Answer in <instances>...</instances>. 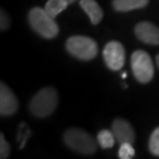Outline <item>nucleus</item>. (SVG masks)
Masks as SVG:
<instances>
[{
	"instance_id": "f257e3e1",
	"label": "nucleus",
	"mask_w": 159,
	"mask_h": 159,
	"mask_svg": "<svg viewBox=\"0 0 159 159\" xmlns=\"http://www.w3.org/2000/svg\"><path fill=\"white\" fill-rule=\"evenodd\" d=\"M59 101L58 92L54 87H44L31 98L30 113L36 118H47L55 112Z\"/></svg>"
},
{
	"instance_id": "f03ea898",
	"label": "nucleus",
	"mask_w": 159,
	"mask_h": 159,
	"mask_svg": "<svg viewBox=\"0 0 159 159\" xmlns=\"http://www.w3.org/2000/svg\"><path fill=\"white\" fill-rule=\"evenodd\" d=\"M28 21L31 28L40 36L47 39H52L59 34V26L44 8L36 6L29 11Z\"/></svg>"
},
{
	"instance_id": "7ed1b4c3",
	"label": "nucleus",
	"mask_w": 159,
	"mask_h": 159,
	"mask_svg": "<svg viewBox=\"0 0 159 159\" xmlns=\"http://www.w3.org/2000/svg\"><path fill=\"white\" fill-rule=\"evenodd\" d=\"M63 141L69 149L83 155H92L97 149L95 139L82 128L67 129L63 135Z\"/></svg>"
},
{
	"instance_id": "20e7f679",
	"label": "nucleus",
	"mask_w": 159,
	"mask_h": 159,
	"mask_svg": "<svg viewBox=\"0 0 159 159\" xmlns=\"http://www.w3.org/2000/svg\"><path fill=\"white\" fill-rule=\"evenodd\" d=\"M66 50L75 58L84 61L94 59L98 53V44L93 39L84 35L70 36L66 41Z\"/></svg>"
},
{
	"instance_id": "39448f33",
	"label": "nucleus",
	"mask_w": 159,
	"mask_h": 159,
	"mask_svg": "<svg viewBox=\"0 0 159 159\" xmlns=\"http://www.w3.org/2000/svg\"><path fill=\"white\" fill-rule=\"evenodd\" d=\"M132 74L142 84H147L154 78V65L151 56L143 50H138L131 55Z\"/></svg>"
},
{
	"instance_id": "423d86ee",
	"label": "nucleus",
	"mask_w": 159,
	"mask_h": 159,
	"mask_svg": "<svg viewBox=\"0 0 159 159\" xmlns=\"http://www.w3.org/2000/svg\"><path fill=\"white\" fill-rule=\"evenodd\" d=\"M103 59L111 70L118 71L124 66L126 59L125 48L117 40L109 41L103 49Z\"/></svg>"
},
{
	"instance_id": "0eeeda50",
	"label": "nucleus",
	"mask_w": 159,
	"mask_h": 159,
	"mask_svg": "<svg viewBox=\"0 0 159 159\" xmlns=\"http://www.w3.org/2000/svg\"><path fill=\"white\" fill-rule=\"evenodd\" d=\"M19 101L14 91L5 84L0 83V115L1 117H9L17 113Z\"/></svg>"
},
{
	"instance_id": "6e6552de",
	"label": "nucleus",
	"mask_w": 159,
	"mask_h": 159,
	"mask_svg": "<svg viewBox=\"0 0 159 159\" xmlns=\"http://www.w3.org/2000/svg\"><path fill=\"white\" fill-rule=\"evenodd\" d=\"M112 130L116 136V139L119 144L123 143H129L134 144L135 143V132L132 125L128 121L123 118H117L113 121Z\"/></svg>"
},
{
	"instance_id": "1a4fd4ad",
	"label": "nucleus",
	"mask_w": 159,
	"mask_h": 159,
	"mask_svg": "<svg viewBox=\"0 0 159 159\" xmlns=\"http://www.w3.org/2000/svg\"><path fill=\"white\" fill-rule=\"evenodd\" d=\"M134 33L143 43L152 46L159 44V28L151 22H139L134 27Z\"/></svg>"
},
{
	"instance_id": "9d476101",
	"label": "nucleus",
	"mask_w": 159,
	"mask_h": 159,
	"mask_svg": "<svg viewBox=\"0 0 159 159\" xmlns=\"http://www.w3.org/2000/svg\"><path fill=\"white\" fill-rule=\"evenodd\" d=\"M80 5L90 19L93 25L99 24L103 18V11L95 0H80Z\"/></svg>"
},
{
	"instance_id": "9b49d317",
	"label": "nucleus",
	"mask_w": 159,
	"mask_h": 159,
	"mask_svg": "<svg viewBox=\"0 0 159 159\" xmlns=\"http://www.w3.org/2000/svg\"><path fill=\"white\" fill-rule=\"evenodd\" d=\"M149 0H113V7L120 12H127L146 7Z\"/></svg>"
},
{
	"instance_id": "f8f14e48",
	"label": "nucleus",
	"mask_w": 159,
	"mask_h": 159,
	"mask_svg": "<svg viewBox=\"0 0 159 159\" xmlns=\"http://www.w3.org/2000/svg\"><path fill=\"white\" fill-rule=\"evenodd\" d=\"M68 5L69 4L66 0H48L43 8L51 17L55 19L59 14L65 11Z\"/></svg>"
},
{
	"instance_id": "ddd939ff",
	"label": "nucleus",
	"mask_w": 159,
	"mask_h": 159,
	"mask_svg": "<svg viewBox=\"0 0 159 159\" xmlns=\"http://www.w3.org/2000/svg\"><path fill=\"white\" fill-rule=\"evenodd\" d=\"M116 136L114 134L113 130L102 129L97 134V143L102 149L113 148L116 143Z\"/></svg>"
},
{
	"instance_id": "4468645a",
	"label": "nucleus",
	"mask_w": 159,
	"mask_h": 159,
	"mask_svg": "<svg viewBox=\"0 0 159 159\" xmlns=\"http://www.w3.org/2000/svg\"><path fill=\"white\" fill-rule=\"evenodd\" d=\"M149 150L152 155L159 157V126L151 133L149 139Z\"/></svg>"
},
{
	"instance_id": "2eb2a0df",
	"label": "nucleus",
	"mask_w": 159,
	"mask_h": 159,
	"mask_svg": "<svg viewBox=\"0 0 159 159\" xmlns=\"http://www.w3.org/2000/svg\"><path fill=\"white\" fill-rule=\"evenodd\" d=\"M118 156L121 159H131L134 157L135 155V150L133 148L132 144L129 143H123L120 145V149L118 152Z\"/></svg>"
},
{
	"instance_id": "dca6fc26",
	"label": "nucleus",
	"mask_w": 159,
	"mask_h": 159,
	"mask_svg": "<svg viewBox=\"0 0 159 159\" xmlns=\"http://www.w3.org/2000/svg\"><path fill=\"white\" fill-rule=\"evenodd\" d=\"M11 153V146L3 135V133H0V158L5 159L9 156Z\"/></svg>"
},
{
	"instance_id": "f3484780",
	"label": "nucleus",
	"mask_w": 159,
	"mask_h": 159,
	"mask_svg": "<svg viewBox=\"0 0 159 159\" xmlns=\"http://www.w3.org/2000/svg\"><path fill=\"white\" fill-rule=\"evenodd\" d=\"M11 26V19H9L7 12L1 9L0 11V29L1 31L7 30Z\"/></svg>"
},
{
	"instance_id": "a211bd4d",
	"label": "nucleus",
	"mask_w": 159,
	"mask_h": 159,
	"mask_svg": "<svg viewBox=\"0 0 159 159\" xmlns=\"http://www.w3.org/2000/svg\"><path fill=\"white\" fill-rule=\"evenodd\" d=\"M66 1L68 2V4H71V3H74L75 1H78V0H66Z\"/></svg>"
},
{
	"instance_id": "6ab92c4d",
	"label": "nucleus",
	"mask_w": 159,
	"mask_h": 159,
	"mask_svg": "<svg viewBox=\"0 0 159 159\" xmlns=\"http://www.w3.org/2000/svg\"><path fill=\"white\" fill-rule=\"evenodd\" d=\"M156 63H157V66L159 67V54L156 56Z\"/></svg>"
},
{
	"instance_id": "aec40b11",
	"label": "nucleus",
	"mask_w": 159,
	"mask_h": 159,
	"mask_svg": "<svg viewBox=\"0 0 159 159\" xmlns=\"http://www.w3.org/2000/svg\"><path fill=\"white\" fill-rule=\"evenodd\" d=\"M126 75H127L125 74V72H123V74H122V79H125V78H126Z\"/></svg>"
}]
</instances>
